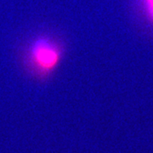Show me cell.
I'll return each instance as SVG.
<instances>
[{
    "mask_svg": "<svg viewBox=\"0 0 153 153\" xmlns=\"http://www.w3.org/2000/svg\"><path fill=\"white\" fill-rule=\"evenodd\" d=\"M66 55V44L61 36L50 30H39L24 39L18 60L26 75L43 82L56 72Z\"/></svg>",
    "mask_w": 153,
    "mask_h": 153,
    "instance_id": "cell-1",
    "label": "cell"
},
{
    "mask_svg": "<svg viewBox=\"0 0 153 153\" xmlns=\"http://www.w3.org/2000/svg\"><path fill=\"white\" fill-rule=\"evenodd\" d=\"M140 6L146 21L153 26V0H140Z\"/></svg>",
    "mask_w": 153,
    "mask_h": 153,
    "instance_id": "cell-2",
    "label": "cell"
}]
</instances>
